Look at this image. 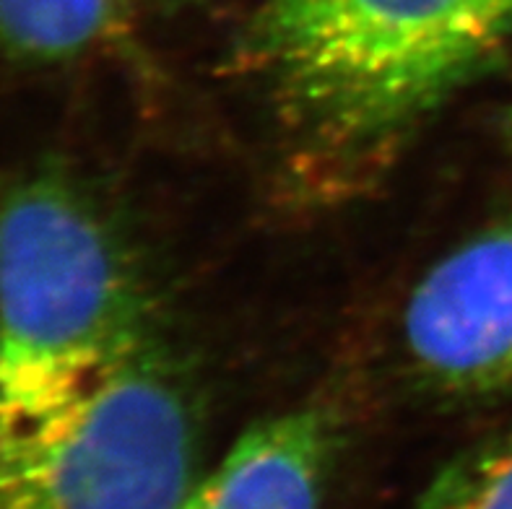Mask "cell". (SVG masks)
Segmentation results:
<instances>
[{"mask_svg":"<svg viewBox=\"0 0 512 509\" xmlns=\"http://www.w3.org/2000/svg\"><path fill=\"white\" fill-rule=\"evenodd\" d=\"M403 333L416 369L448 393L512 382V226L440 260L411 294Z\"/></svg>","mask_w":512,"mask_h":509,"instance_id":"4","label":"cell"},{"mask_svg":"<svg viewBox=\"0 0 512 509\" xmlns=\"http://www.w3.org/2000/svg\"><path fill=\"white\" fill-rule=\"evenodd\" d=\"M331 455L320 413L273 416L242 434L175 509H320Z\"/></svg>","mask_w":512,"mask_h":509,"instance_id":"5","label":"cell"},{"mask_svg":"<svg viewBox=\"0 0 512 509\" xmlns=\"http://www.w3.org/2000/svg\"><path fill=\"white\" fill-rule=\"evenodd\" d=\"M512 39V0H266L255 55L297 128L385 146Z\"/></svg>","mask_w":512,"mask_h":509,"instance_id":"2","label":"cell"},{"mask_svg":"<svg viewBox=\"0 0 512 509\" xmlns=\"http://www.w3.org/2000/svg\"><path fill=\"white\" fill-rule=\"evenodd\" d=\"M133 255L58 169L0 195V439L29 432L154 346Z\"/></svg>","mask_w":512,"mask_h":509,"instance_id":"1","label":"cell"},{"mask_svg":"<svg viewBox=\"0 0 512 509\" xmlns=\"http://www.w3.org/2000/svg\"><path fill=\"white\" fill-rule=\"evenodd\" d=\"M201 434L154 343L65 413L0 439V509H175L203 476Z\"/></svg>","mask_w":512,"mask_h":509,"instance_id":"3","label":"cell"},{"mask_svg":"<svg viewBox=\"0 0 512 509\" xmlns=\"http://www.w3.org/2000/svg\"><path fill=\"white\" fill-rule=\"evenodd\" d=\"M130 0H0V55L21 65H60L123 32Z\"/></svg>","mask_w":512,"mask_h":509,"instance_id":"6","label":"cell"},{"mask_svg":"<svg viewBox=\"0 0 512 509\" xmlns=\"http://www.w3.org/2000/svg\"><path fill=\"white\" fill-rule=\"evenodd\" d=\"M414 509H512V429L450 460Z\"/></svg>","mask_w":512,"mask_h":509,"instance_id":"7","label":"cell"}]
</instances>
